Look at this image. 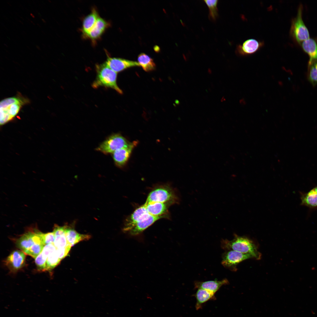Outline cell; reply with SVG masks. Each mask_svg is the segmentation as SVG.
Masks as SVG:
<instances>
[{"mask_svg":"<svg viewBox=\"0 0 317 317\" xmlns=\"http://www.w3.org/2000/svg\"><path fill=\"white\" fill-rule=\"evenodd\" d=\"M44 246L42 243H35L25 253L35 259L42 252Z\"/></svg>","mask_w":317,"mask_h":317,"instance_id":"cell-27","label":"cell"},{"mask_svg":"<svg viewBox=\"0 0 317 317\" xmlns=\"http://www.w3.org/2000/svg\"><path fill=\"white\" fill-rule=\"evenodd\" d=\"M301 43L303 50L309 56L308 65L313 62L317 61V43L316 40L309 38Z\"/></svg>","mask_w":317,"mask_h":317,"instance_id":"cell-20","label":"cell"},{"mask_svg":"<svg viewBox=\"0 0 317 317\" xmlns=\"http://www.w3.org/2000/svg\"><path fill=\"white\" fill-rule=\"evenodd\" d=\"M138 60L139 65L146 72L152 71L156 68V65L152 59L144 53L139 55Z\"/></svg>","mask_w":317,"mask_h":317,"instance_id":"cell-23","label":"cell"},{"mask_svg":"<svg viewBox=\"0 0 317 317\" xmlns=\"http://www.w3.org/2000/svg\"><path fill=\"white\" fill-rule=\"evenodd\" d=\"M30 15L32 16L33 18H35V17L34 16L32 13L30 14Z\"/></svg>","mask_w":317,"mask_h":317,"instance_id":"cell-35","label":"cell"},{"mask_svg":"<svg viewBox=\"0 0 317 317\" xmlns=\"http://www.w3.org/2000/svg\"><path fill=\"white\" fill-rule=\"evenodd\" d=\"M36 47L38 50H40V47L38 45H36Z\"/></svg>","mask_w":317,"mask_h":317,"instance_id":"cell-36","label":"cell"},{"mask_svg":"<svg viewBox=\"0 0 317 317\" xmlns=\"http://www.w3.org/2000/svg\"><path fill=\"white\" fill-rule=\"evenodd\" d=\"M60 261L56 250L50 254L47 257L46 270H50L53 269L59 264Z\"/></svg>","mask_w":317,"mask_h":317,"instance_id":"cell-26","label":"cell"},{"mask_svg":"<svg viewBox=\"0 0 317 317\" xmlns=\"http://www.w3.org/2000/svg\"><path fill=\"white\" fill-rule=\"evenodd\" d=\"M221 247L227 251L232 250L242 253L250 254L253 258L257 260L261 259V254L259 251L254 243L245 236L234 235V239L231 240H222Z\"/></svg>","mask_w":317,"mask_h":317,"instance_id":"cell-1","label":"cell"},{"mask_svg":"<svg viewBox=\"0 0 317 317\" xmlns=\"http://www.w3.org/2000/svg\"><path fill=\"white\" fill-rule=\"evenodd\" d=\"M56 250L53 243L50 244L45 245L41 252L43 255L47 258L51 254Z\"/></svg>","mask_w":317,"mask_h":317,"instance_id":"cell-30","label":"cell"},{"mask_svg":"<svg viewBox=\"0 0 317 317\" xmlns=\"http://www.w3.org/2000/svg\"><path fill=\"white\" fill-rule=\"evenodd\" d=\"M194 296L196 300L195 307L197 310L201 308L203 304L208 301L215 299V294L201 289H198Z\"/></svg>","mask_w":317,"mask_h":317,"instance_id":"cell-22","label":"cell"},{"mask_svg":"<svg viewBox=\"0 0 317 317\" xmlns=\"http://www.w3.org/2000/svg\"><path fill=\"white\" fill-rule=\"evenodd\" d=\"M308 66V79L313 86L317 84V68L315 62Z\"/></svg>","mask_w":317,"mask_h":317,"instance_id":"cell-25","label":"cell"},{"mask_svg":"<svg viewBox=\"0 0 317 317\" xmlns=\"http://www.w3.org/2000/svg\"><path fill=\"white\" fill-rule=\"evenodd\" d=\"M314 62H315L316 67L317 68V61H315Z\"/></svg>","mask_w":317,"mask_h":317,"instance_id":"cell-37","label":"cell"},{"mask_svg":"<svg viewBox=\"0 0 317 317\" xmlns=\"http://www.w3.org/2000/svg\"><path fill=\"white\" fill-rule=\"evenodd\" d=\"M42 20L44 23H45V21L43 19H42Z\"/></svg>","mask_w":317,"mask_h":317,"instance_id":"cell-38","label":"cell"},{"mask_svg":"<svg viewBox=\"0 0 317 317\" xmlns=\"http://www.w3.org/2000/svg\"><path fill=\"white\" fill-rule=\"evenodd\" d=\"M150 215L144 204L135 209L126 219L123 229L126 233L128 232L138 222L149 217Z\"/></svg>","mask_w":317,"mask_h":317,"instance_id":"cell-9","label":"cell"},{"mask_svg":"<svg viewBox=\"0 0 317 317\" xmlns=\"http://www.w3.org/2000/svg\"><path fill=\"white\" fill-rule=\"evenodd\" d=\"M95 67L96 77L92 87L94 88L100 87L111 88L118 93L122 94V91L117 84V73L110 69L105 63L96 64Z\"/></svg>","mask_w":317,"mask_h":317,"instance_id":"cell-2","label":"cell"},{"mask_svg":"<svg viewBox=\"0 0 317 317\" xmlns=\"http://www.w3.org/2000/svg\"><path fill=\"white\" fill-rule=\"evenodd\" d=\"M25 255L23 252L16 250L9 256L5 263L11 271L14 272L23 267L25 263Z\"/></svg>","mask_w":317,"mask_h":317,"instance_id":"cell-13","label":"cell"},{"mask_svg":"<svg viewBox=\"0 0 317 317\" xmlns=\"http://www.w3.org/2000/svg\"><path fill=\"white\" fill-rule=\"evenodd\" d=\"M138 143L134 141L129 145L117 150L113 153V158L115 164L119 167L124 166L127 162L133 149Z\"/></svg>","mask_w":317,"mask_h":317,"instance_id":"cell-12","label":"cell"},{"mask_svg":"<svg viewBox=\"0 0 317 317\" xmlns=\"http://www.w3.org/2000/svg\"><path fill=\"white\" fill-rule=\"evenodd\" d=\"M162 218H166L163 216H155L150 215L148 217L136 223L127 233L132 236L138 235L156 221Z\"/></svg>","mask_w":317,"mask_h":317,"instance_id":"cell-15","label":"cell"},{"mask_svg":"<svg viewBox=\"0 0 317 317\" xmlns=\"http://www.w3.org/2000/svg\"><path fill=\"white\" fill-rule=\"evenodd\" d=\"M228 283L227 279L221 281H197L194 283L195 289H201L207 290L214 294L223 285Z\"/></svg>","mask_w":317,"mask_h":317,"instance_id":"cell-17","label":"cell"},{"mask_svg":"<svg viewBox=\"0 0 317 317\" xmlns=\"http://www.w3.org/2000/svg\"><path fill=\"white\" fill-rule=\"evenodd\" d=\"M66 235L68 244L71 247L79 242L89 240L90 235L80 234L74 229L73 225H66Z\"/></svg>","mask_w":317,"mask_h":317,"instance_id":"cell-19","label":"cell"},{"mask_svg":"<svg viewBox=\"0 0 317 317\" xmlns=\"http://www.w3.org/2000/svg\"><path fill=\"white\" fill-rule=\"evenodd\" d=\"M47 258L44 257L41 252L35 259L36 264L40 270H46Z\"/></svg>","mask_w":317,"mask_h":317,"instance_id":"cell-28","label":"cell"},{"mask_svg":"<svg viewBox=\"0 0 317 317\" xmlns=\"http://www.w3.org/2000/svg\"><path fill=\"white\" fill-rule=\"evenodd\" d=\"M66 225L54 226L53 232L55 236L54 245L56 249H61L70 246L68 242L66 235Z\"/></svg>","mask_w":317,"mask_h":317,"instance_id":"cell-18","label":"cell"},{"mask_svg":"<svg viewBox=\"0 0 317 317\" xmlns=\"http://www.w3.org/2000/svg\"><path fill=\"white\" fill-rule=\"evenodd\" d=\"M264 42L253 38L249 39L237 45L236 52L238 55L245 56L256 53L264 45Z\"/></svg>","mask_w":317,"mask_h":317,"instance_id":"cell-10","label":"cell"},{"mask_svg":"<svg viewBox=\"0 0 317 317\" xmlns=\"http://www.w3.org/2000/svg\"><path fill=\"white\" fill-rule=\"evenodd\" d=\"M209 9V18L213 21H215L218 16L217 5V0H204Z\"/></svg>","mask_w":317,"mask_h":317,"instance_id":"cell-24","label":"cell"},{"mask_svg":"<svg viewBox=\"0 0 317 317\" xmlns=\"http://www.w3.org/2000/svg\"><path fill=\"white\" fill-rule=\"evenodd\" d=\"M167 203L172 205L180 202V198L174 188L168 185H161L153 188L149 193L145 203Z\"/></svg>","mask_w":317,"mask_h":317,"instance_id":"cell-3","label":"cell"},{"mask_svg":"<svg viewBox=\"0 0 317 317\" xmlns=\"http://www.w3.org/2000/svg\"><path fill=\"white\" fill-rule=\"evenodd\" d=\"M208 73L210 74H211L212 73V71L210 69H208Z\"/></svg>","mask_w":317,"mask_h":317,"instance_id":"cell-32","label":"cell"},{"mask_svg":"<svg viewBox=\"0 0 317 317\" xmlns=\"http://www.w3.org/2000/svg\"><path fill=\"white\" fill-rule=\"evenodd\" d=\"M131 143L120 134H114L109 137L97 148V151L107 154L128 146Z\"/></svg>","mask_w":317,"mask_h":317,"instance_id":"cell-6","label":"cell"},{"mask_svg":"<svg viewBox=\"0 0 317 317\" xmlns=\"http://www.w3.org/2000/svg\"><path fill=\"white\" fill-rule=\"evenodd\" d=\"M303 8L302 5L300 4L299 6L296 17L292 20L290 31L291 38L299 44L310 38L308 30L302 18Z\"/></svg>","mask_w":317,"mask_h":317,"instance_id":"cell-5","label":"cell"},{"mask_svg":"<svg viewBox=\"0 0 317 317\" xmlns=\"http://www.w3.org/2000/svg\"><path fill=\"white\" fill-rule=\"evenodd\" d=\"M28 101L27 99L19 95L1 100L0 103V124H4L12 119L22 106Z\"/></svg>","mask_w":317,"mask_h":317,"instance_id":"cell-4","label":"cell"},{"mask_svg":"<svg viewBox=\"0 0 317 317\" xmlns=\"http://www.w3.org/2000/svg\"><path fill=\"white\" fill-rule=\"evenodd\" d=\"M225 98H224V97H222V99H221V102H223V101H225Z\"/></svg>","mask_w":317,"mask_h":317,"instance_id":"cell-33","label":"cell"},{"mask_svg":"<svg viewBox=\"0 0 317 317\" xmlns=\"http://www.w3.org/2000/svg\"><path fill=\"white\" fill-rule=\"evenodd\" d=\"M313 188L315 190V191L317 193V186H316V187H315L314 188Z\"/></svg>","mask_w":317,"mask_h":317,"instance_id":"cell-34","label":"cell"},{"mask_svg":"<svg viewBox=\"0 0 317 317\" xmlns=\"http://www.w3.org/2000/svg\"><path fill=\"white\" fill-rule=\"evenodd\" d=\"M253 258L250 254L242 253L235 251H227L223 253L222 264L224 267L230 270H237V265L246 259Z\"/></svg>","mask_w":317,"mask_h":317,"instance_id":"cell-7","label":"cell"},{"mask_svg":"<svg viewBox=\"0 0 317 317\" xmlns=\"http://www.w3.org/2000/svg\"><path fill=\"white\" fill-rule=\"evenodd\" d=\"M42 236L45 245L50 244L54 243L55 236L53 232L45 234L42 233Z\"/></svg>","mask_w":317,"mask_h":317,"instance_id":"cell-29","label":"cell"},{"mask_svg":"<svg viewBox=\"0 0 317 317\" xmlns=\"http://www.w3.org/2000/svg\"><path fill=\"white\" fill-rule=\"evenodd\" d=\"M71 247L68 246L67 247L61 249H56L57 254L60 260H61L67 256L70 250Z\"/></svg>","mask_w":317,"mask_h":317,"instance_id":"cell-31","label":"cell"},{"mask_svg":"<svg viewBox=\"0 0 317 317\" xmlns=\"http://www.w3.org/2000/svg\"><path fill=\"white\" fill-rule=\"evenodd\" d=\"M42 233L38 231L31 232L25 233L17 241V246L25 252L35 243H41L44 245L42 237Z\"/></svg>","mask_w":317,"mask_h":317,"instance_id":"cell-8","label":"cell"},{"mask_svg":"<svg viewBox=\"0 0 317 317\" xmlns=\"http://www.w3.org/2000/svg\"><path fill=\"white\" fill-rule=\"evenodd\" d=\"M109 26L108 21L99 16L93 27L84 37L88 38L93 41H96L101 37Z\"/></svg>","mask_w":317,"mask_h":317,"instance_id":"cell-16","label":"cell"},{"mask_svg":"<svg viewBox=\"0 0 317 317\" xmlns=\"http://www.w3.org/2000/svg\"><path fill=\"white\" fill-rule=\"evenodd\" d=\"M149 213L155 216H163L166 218H170L168 209L171 206L167 203L159 202L145 203L144 204Z\"/></svg>","mask_w":317,"mask_h":317,"instance_id":"cell-14","label":"cell"},{"mask_svg":"<svg viewBox=\"0 0 317 317\" xmlns=\"http://www.w3.org/2000/svg\"><path fill=\"white\" fill-rule=\"evenodd\" d=\"M99 16L96 9L93 8L91 13L85 18L82 28V31L84 37L93 27Z\"/></svg>","mask_w":317,"mask_h":317,"instance_id":"cell-21","label":"cell"},{"mask_svg":"<svg viewBox=\"0 0 317 317\" xmlns=\"http://www.w3.org/2000/svg\"><path fill=\"white\" fill-rule=\"evenodd\" d=\"M105 63L117 73L133 67L139 66L138 63L120 58L108 57Z\"/></svg>","mask_w":317,"mask_h":317,"instance_id":"cell-11","label":"cell"}]
</instances>
